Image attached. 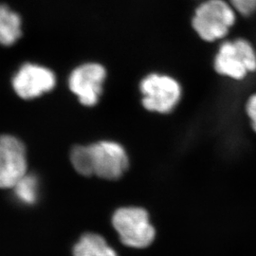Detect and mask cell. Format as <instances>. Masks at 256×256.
<instances>
[{
	"label": "cell",
	"instance_id": "obj_9",
	"mask_svg": "<svg viewBox=\"0 0 256 256\" xmlns=\"http://www.w3.org/2000/svg\"><path fill=\"white\" fill-rule=\"evenodd\" d=\"M22 36V22L18 14L6 5H0V45L12 46Z\"/></svg>",
	"mask_w": 256,
	"mask_h": 256
},
{
	"label": "cell",
	"instance_id": "obj_12",
	"mask_svg": "<svg viewBox=\"0 0 256 256\" xmlns=\"http://www.w3.org/2000/svg\"><path fill=\"white\" fill-rule=\"evenodd\" d=\"M70 160L74 169L79 174L86 176L94 174L92 144L74 147L70 154Z\"/></svg>",
	"mask_w": 256,
	"mask_h": 256
},
{
	"label": "cell",
	"instance_id": "obj_2",
	"mask_svg": "<svg viewBox=\"0 0 256 256\" xmlns=\"http://www.w3.org/2000/svg\"><path fill=\"white\" fill-rule=\"evenodd\" d=\"M112 224L120 241L128 247L146 248L155 238V229L150 224L149 216L142 208H120L114 212Z\"/></svg>",
	"mask_w": 256,
	"mask_h": 256
},
{
	"label": "cell",
	"instance_id": "obj_6",
	"mask_svg": "<svg viewBox=\"0 0 256 256\" xmlns=\"http://www.w3.org/2000/svg\"><path fill=\"white\" fill-rule=\"evenodd\" d=\"M56 84L52 70L41 64L26 63L14 75L12 86L14 92L23 100H32L52 92Z\"/></svg>",
	"mask_w": 256,
	"mask_h": 256
},
{
	"label": "cell",
	"instance_id": "obj_1",
	"mask_svg": "<svg viewBox=\"0 0 256 256\" xmlns=\"http://www.w3.org/2000/svg\"><path fill=\"white\" fill-rule=\"evenodd\" d=\"M236 12L226 0H203L196 9L192 25L207 42L226 36L236 23Z\"/></svg>",
	"mask_w": 256,
	"mask_h": 256
},
{
	"label": "cell",
	"instance_id": "obj_11",
	"mask_svg": "<svg viewBox=\"0 0 256 256\" xmlns=\"http://www.w3.org/2000/svg\"><path fill=\"white\" fill-rule=\"evenodd\" d=\"M19 202L25 205H34L39 196V182L34 174H26L12 188Z\"/></svg>",
	"mask_w": 256,
	"mask_h": 256
},
{
	"label": "cell",
	"instance_id": "obj_13",
	"mask_svg": "<svg viewBox=\"0 0 256 256\" xmlns=\"http://www.w3.org/2000/svg\"><path fill=\"white\" fill-rule=\"evenodd\" d=\"M229 3L236 14L243 16H250L256 12V0H229Z\"/></svg>",
	"mask_w": 256,
	"mask_h": 256
},
{
	"label": "cell",
	"instance_id": "obj_5",
	"mask_svg": "<svg viewBox=\"0 0 256 256\" xmlns=\"http://www.w3.org/2000/svg\"><path fill=\"white\" fill-rule=\"evenodd\" d=\"M28 173L26 147L18 138L0 136V189H12Z\"/></svg>",
	"mask_w": 256,
	"mask_h": 256
},
{
	"label": "cell",
	"instance_id": "obj_7",
	"mask_svg": "<svg viewBox=\"0 0 256 256\" xmlns=\"http://www.w3.org/2000/svg\"><path fill=\"white\" fill-rule=\"evenodd\" d=\"M106 77V72L102 64H84L72 72L68 86L82 104L93 106L100 99Z\"/></svg>",
	"mask_w": 256,
	"mask_h": 256
},
{
	"label": "cell",
	"instance_id": "obj_14",
	"mask_svg": "<svg viewBox=\"0 0 256 256\" xmlns=\"http://www.w3.org/2000/svg\"><path fill=\"white\" fill-rule=\"evenodd\" d=\"M248 118L252 122V126L256 132V94H254L247 102L246 106Z\"/></svg>",
	"mask_w": 256,
	"mask_h": 256
},
{
	"label": "cell",
	"instance_id": "obj_10",
	"mask_svg": "<svg viewBox=\"0 0 256 256\" xmlns=\"http://www.w3.org/2000/svg\"><path fill=\"white\" fill-rule=\"evenodd\" d=\"M74 256H117L104 238L95 234L82 236L74 248Z\"/></svg>",
	"mask_w": 256,
	"mask_h": 256
},
{
	"label": "cell",
	"instance_id": "obj_3",
	"mask_svg": "<svg viewBox=\"0 0 256 256\" xmlns=\"http://www.w3.org/2000/svg\"><path fill=\"white\" fill-rule=\"evenodd\" d=\"M216 72L236 80L256 70V54L245 39L227 41L220 46L214 60Z\"/></svg>",
	"mask_w": 256,
	"mask_h": 256
},
{
	"label": "cell",
	"instance_id": "obj_4",
	"mask_svg": "<svg viewBox=\"0 0 256 256\" xmlns=\"http://www.w3.org/2000/svg\"><path fill=\"white\" fill-rule=\"evenodd\" d=\"M142 104L149 111L160 114L171 112L182 96L180 84L174 78L160 74H150L140 82Z\"/></svg>",
	"mask_w": 256,
	"mask_h": 256
},
{
	"label": "cell",
	"instance_id": "obj_8",
	"mask_svg": "<svg viewBox=\"0 0 256 256\" xmlns=\"http://www.w3.org/2000/svg\"><path fill=\"white\" fill-rule=\"evenodd\" d=\"M93 170L97 176L118 180L128 168V154L124 148L115 142L104 140L92 144Z\"/></svg>",
	"mask_w": 256,
	"mask_h": 256
}]
</instances>
